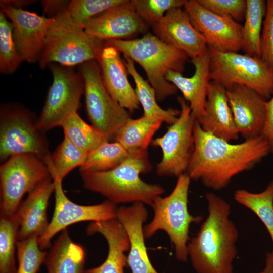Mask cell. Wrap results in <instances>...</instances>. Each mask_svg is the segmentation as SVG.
Returning <instances> with one entry per match:
<instances>
[{"label": "cell", "instance_id": "obj_1", "mask_svg": "<svg viewBox=\"0 0 273 273\" xmlns=\"http://www.w3.org/2000/svg\"><path fill=\"white\" fill-rule=\"evenodd\" d=\"M193 133L194 150L186 173L214 190L226 187L235 176L253 168L270 152L262 135L231 144L203 130L196 120Z\"/></svg>", "mask_w": 273, "mask_h": 273}, {"label": "cell", "instance_id": "obj_2", "mask_svg": "<svg viewBox=\"0 0 273 273\" xmlns=\"http://www.w3.org/2000/svg\"><path fill=\"white\" fill-rule=\"evenodd\" d=\"M205 198L208 216L188 244V257L197 273H234L239 232L230 219L231 206L213 193Z\"/></svg>", "mask_w": 273, "mask_h": 273}, {"label": "cell", "instance_id": "obj_3", "mask_svg": "<svg viewBox=\"0 0 273 273\" xmlns=\"http://www.w3.org/2000/svg\"><path fill=\"white\" fill-rule=\"evenodd\" d=\"M130 151L128 158L112 169L80 172L83 186L114 205L141 202L150 206L165 190L159 185L148 184L140 178L141 174L149 172L152 168L147 150Z\"/></svg>", "mask_w": 273, "mask_h": 273}, {"label": "cell", "instance_id": "obj_4", "mask_svg": "<svg viewBox=\"0 0 273 273\" xmlns=\"http://www.w3.org/2000/svg\"><path fill=\"white\" fill-rule=\"evenodd\" d=\"M105 44L113 47L141 66L157 100L162 101L177 92V88L166 80L165 76L170 70L182 73L188 58L183 51L151 33L132 40H107Z\"/></svg>", "mask_w": 273, "mask_h": 273}, {"label": "cell", "instance_id": "obj_5", "mask_svg": "<svg viewBox=\"0 0 273 273\" xmlns=\"http://www.w3.org/2000/svg\"><path fill=\"white\" fill-rule=\"evenodd\" d=\"M190 180L185 173L177 177L176 185L168 196L155 198L150 205L154 211L153 218L143 228L145 239L152 237L159 230L165 231L174 246L176 259L181 262H186L188 258L190 226L202 219L200 216L191 215L188 211Z\"/></svg>", "mask_w": 273, "mask_h": 273}, {"label": "cell", "instance_id": "obj_6", "mask_svg": "<svg viewBox=\"0 0 273 273\" xmlns=\"http://www.w3.org/2000/svg\"><path fill=\"white\" fill-rule=\"evenodd\" d=\"M208 55L211 81L225 89L235 84L244 85L266 100L273 96V69L261 58L209 47Z\"/></svg>", "mask_w": 273, "mask_h": 273}, {"label": "cell", "instance_id": "obj_7", "mask_svg": "<svg viewBox=\"0 0 273 273\" xmlns=\"http://www.w3.org/2000/svg\"><path fill=\"white\" fill-rule=\"evenodd\" d=\"M45 163L33 154L13 155L0 166L1 217L14 215L24 195L51 179Z\"/></svg>", "mask_w": 273, "mask_h": 273}, {"label": "cell", "instance_id": "obj_8", "mask_svg": "<svg viewBox=\"0 0 273 273\" xmlns=\"http://www.w3.org/2000/svg\"><path fill=\"white\" fill-rule=\"evenodd\" d=\"M84 82L87 112L92 125L110 142L130 118L127 110L109 94L102 80L98 63L92 60L80 65Z\"/></svg>", "mask_w": 273, "mask_h": 273}, {"label": "cell", "instance_id": "obj_9", "mask_svg": "<svg viewBox=\"0 0 273 273\" xmlns=\"http://www.w3.org/2000/svg\"><path fill=\"white\" fill-rule=\"evenodd\" d=\"M37 128L31 112L18 105H3L0 114V160L22 154L42 161L50 155L48 143Z\"/></svg>", "mask_w": 273, "mask_h": 273}, {"label": "cell", "instance_id": "obj_10", "mask_svg": "<svg viewBox=\"0 0 273 273\" xmlns=\"http://www.w3.org/2000/svg\"><path fill=\"white\" fill-rule=\"evenodd\" d=\"M48 67L52 74L53 82L41 114L36 120V127L42 132L61 126L71 115L77 112L84 93L82 76L73 67L55 63Z\"/></svg>", "mask_w": 273, "mask_h": 273}, {"label": "cell", "instance_id": "obj_11", "mask_svg": "<svg viewBox=\"0 0 273 273\" xmlns=\"http://www.w3.org/2000/svg\"><path fill=\"white\" fill-rule=\"evenodd\" d=\"M180 113L161 137L152 141V145L162 151L161 161L156 166L159 176L178 177L186 173L194 150L193 128L196 121L187 102L183 97L177 98Z\"/></svg>", "mask_w": 273, "mask_h": 273}, {"label": "cell", "instance_id": "obj_12", "mask_svg": "<svg viewBox=\"0 0 273 273\" xmlns=\"http://www.w3.org/2000/svg\"><path fill=\"white\" fill-rule=\"evenodd\" d=\"M104 46L83 29L49 28L38 62L42 69L53 63L73 67L97 61Z\"/></svg>", "mask_w": 273, "mask_h": 273}, {"label": "cell", "instance_id": "obj_13", "mask_svg": "<svg viewBox=\"0 0 273 273\" xmlns=\"http://www.w3.org/2000/svg\"><path fill=\"white\" fill-rule=\"evenodd\" d=\"M52 180L54 183V211L46 231L38 238V245L41 250L49 248L53 237L72 224L84 221H106L117 218L116 205L108 200L93 205L76 204L65 195L62 180L57 178H53Z\"/></svg>", "mask_w": 273, "mask_h": 273}, {"label": "cell", "instance_id": "obj_14", "mask_svg": "<svg viewBox=\"0 0 273 273\" xmlns=\"http://www.w3.org/2000/svg\"><path fill=\"white\" fill-rule=\"evenodd\" d=\"M183 7L192 24L208 47L222 52H238L242 49L240 24L210 12L197 0L186 1Z\"/></svg>", "mask_w": 273, "mask_h": 273}, {"label": "cell", "instance_id": "obj_15", "mask_svg": "<svg viewBox=\"0 0 273 273\" xmlns=\"http://www.w3.org/2000/svg\"><path fill=\"white\" fill-rule=\"evenodd\" d=\"M0 7L13 25L14 41L22 61L38 62L53 18L15 8L7 0L1 1Z\"/></svg>", "mask_w": 273, "mask_h": 273}, {"label": "cell", "instance_id": "obj_16", "mask_svg": "<svg viewBox=\"0 0 273 273\" xmlns=\"http://www.w3.org/2000/svg\"><path fill=\"white\" fill-rule=\"evenodd\" d=\"M146 22L137 14L132 1H127L93 18L84 30L103 41L130 38L145 32Z\"/></svg>", "mask_w": 273, "mask_h": 273}, {"label": "cell", "instance_id": "obj_17", "mask_svg": "<svg viewBox=\"0 0 273 273\" xmlns=\"http://www.w3.org/2000/svg\"><path fill=\"white\" fill-rule=\"evenodd\" d=\"M226 94L239 134L245 140L262 135L266 120V100L240 84L226 89Z\"/></svg>", "mask_w": 273, "mask_h": 273}, {"label": "cell", "instance_id": "obj_18", "mask_svg": "<svg viewBox=\"0 0 273 273\" xmlns=\"http://www.w3.org/2000/svg\"><path fill=\"white\" fill-rule=\"evenodd\" d=\"M155 35L164 43L184 52L191 59L205 55L208 47L181 8L171 9L152 25Z\"/></svg>", "mask_w": 273, "mask_h": 273}, {"label": "cell", "instance_id": "obj_19", "mask_svg": "<svg viewBox=\"0 0 273 273\" xmlns=\"http://www.w3.org/2000/svg\"><path fill=\"white\" fill-rule=\"evenodd\" d=\"M97 61L103 81L110 96L130 112L138 109L140 103L135 90L129 82L128 72L119 52L113 47L105 44Z\"/></svg>", "mask_w": 273, "mask_h": 273}, {"label": "cell", "instance_id": "obj_20", "mask_svg": "<svg viewBox=\"0 0 273 273\" xmlns=\"http://www.w3.org/2000/svg\"><path fill=\"white\" fill-rule=\"evenodd\" d=\"M144 204L135 202L130 206L117 208L116 218L129 237L130 247L127 264L132 273H158L149 259L145 246L143 225L147 220L148 211Z\"/></svg>", "mask_w": 273, "mask_h": 273}, {"label": "cell", "instance_id": "obj_21", "mask_svg": "<svg viewBox=\"0 0 273 273\" xmlns=\"http://www.w3.org/2000/svg\"><path fill=\"white\" fill-rule=\"evenodd\" d=\"M195 72L191 77H184L181 72L169 70L166 80L181 92L189 103L192 115L196 120L204 115L208 87L211 81L208 52L205 55L191 59Z\"/></svg>", "mask_w": 273, "mask_h": 273}, {"label": "cell", "instance_id": "obj_22", "mask_svg": "<svg viewBox=\"0 0 273 273\" xmlns=\"http://www.w3.org/2000/svg\"><path fill=\"white\" fill-rule=\"evenodd\" d=\"M197 121L203 130L227 142L239 137L226 89L212 81L208 87L204 115Z\"/></svg>", "mask_w": 273, "mask_h": 273}, {"label": "cell", "instance_id": "obj_23", "mask_svg": "<svg viewBox=\"0 0 273 273\" xmlns=\"http://www.w3.org/2000/svg\"><path fill=\"white\" fill-rule=\"evenodd\" d=\"M88 235L101 234L107 241L108 251L105 260L100 265L86 270L87 273H124L127 265L125 252L130 247L128 234L117 219L93 222L86 228Z\"/></svg>", "mask_w": 273, "mask_h": 273}, {"label": "cell", "instance_id": "obj_24", "mask_svg": "<svg viewBox=\"0 0 273 273\" xmlns=\"http://www.w3.org/2000/svg\"><path fill=\"white\" fill-rule=\"evenodd\" d=\"M54 191V183L49 179L28 194L20 203L15 214L20 226L18 240H22L32 235L41 236L46 231L49 222L47 208L49 198Z\"/></svg>", "mask_w": 273, "mask_h": 273}, {"label": "cell", "instance_id": "obj_25", "mask_svg": "<svg viewBox=\"0 0 273 273\" xmlns=\"http://www.w3.org/2000/svg\"><path fill=\"white\" fill-rule=\"evenodd\" d=\"M83 248L71 239L67 229L47 252L44 263L48 273H87Z\"/></svg>", "mask_w": 273, "mask_h": 273}, {"label": "cell", "instance_id": "obj_26", "mask_svg": "<svg viewBox=\"0 0 273 273\" xmlns=\"http://www.w3.org/2000/svg\"><path fill=\"white\" fill-rule=\"evenodd\" d=\"M125 0H72L62 13L53 18L49 28L84 29L87 23L99 14L122 4Z\"/></svg>", "mask_w": 273, "mask_h": 273}, {"label": "cell", "instance_id": "obj_27", "mask_svg": "<svg viewBox=\"0 0 273 273\" xmlns=\"http://www.w3.org/2000/svg\"><path fill=\"white\" fill-rule=\"evenodd\" d=\"M124 58L128 72L135 82V90L143 109V115L162 123L165 122L170 125L175 123L180 115V110L172 108L165 110L161 108L156 102L154 89L139 74L135 68L134 62L126 55H124Z\"/></svg>", "mask_w": 273, "mask_h": 273}, {"label": "cell", "instance_id": "obj_28", "mask_svg": "<svg viewBox=\"0 0 273 273\" xmlns=\"http://www.w3.org/2000/svg\"><path fill=\"white\" fill-rule=\"evenodd\" d=\"M246 4L242 30V49L247 55L261 58V30L266 1L246 0Z\"/></svg>", "mask_w": 273, "mask_h": 273}, {"label": "cell", "instance_id": "obj_29", "mask_svg": "<svg viewBox=\"0 0 273 273\" xmlns=\"http://www.w3.org/2000/svg\"><path fill=\"white\" fill-rule=\"evenodd\" d=\"M88 154L64 137L53 154L47 156L43 161L49 169L52 179L57 178L63 181L70 171L82 166Z\"/></svg>", "mask_w": 273, "mask_h": 273}, {"label": "cell", "instance_id": "obj_30", "mask_svg": "<svg viewBox=\"0 0 273 273\" xmlns=\"http://www.w3.org/2000/svg\"><path fill=\"white\" fill-rule=\"evenodd\" d=\"M161 124L144 115L138 119L130 118L120 129L115 141L128 150H147Z\"/></svg>", "mask_w": 273, "mask_h": 273}, {"label": "cell", "instance_id": "obj_31", "mask_svg": "<svg viewBox=\"0 0 273 273\" xmlns=\"http://www.w3.org/2000/svg\"><path fill=\"white\" fill-rule=\"evenodd\" d=\"M234 199L239 204L252 211L267 229L273 244V181L262 192L255 193L238 189ZM271 253L273 254V249Z\"/></svg>", "mask_w": 273, "mask_h": 273}, {"label": "cell", "instance_id": "obj_32", "mask_svg": "<svg viewBox=\"0 0 273 273\" xmlns=\"http://www.w3.org/2000/svg\"><path fill=\"white\" fill-rule=\"evenodd\" d=\"M61 127L64 137L88 153L108 142L98 129L86 123L77 112L71 115Z\"/></svg>", "mask_w": 273, "mask_h": 273}, {"label": "cell", "instance_id": "obj_33", "mask_svg": "<svg viewBox=\"0 0 273 273\" xmlns=\"http://www.w3.org/2000/svg\"><path fill=\"white\" fill-rule=\"evenodd\" d=\"M130 150L117 142H105L88 154L80 172L104 171L112 169L125 161Z\"/></svg>", "mask_w": 273, "mask_h": 273}, {"label": "cell", "instance_id": "obj_34", "mask_svg": "<svg viewBox=\"0 0 273 273\" xmlns=\"http://www.w3.org/2000/svg\"><path fill=\"white\" fill-rule=\"evenodd\" d=\"M20 223L15 214L0 218V273H16L15 251Z\"/></svg>", "mask_w": 273, "mask_h": 273}, {"label": "cell", "instance_id": "obj_35", "mask_svg": "<svg viewBox=\"0 0 273 273\" xmlns=\"http://www.w3.org/2000/svg\"><path fill=\"white\" fill-rule=\"evenodd\" d=\"M13 26L6 15L0 11V71L4 74L14 73L22 61L13 37Z\"/></svg>", "mask_w": 273, "mask_h": 273}, {"label": "cell", "instance_id": "obj_36", "mask_svg": "<svg viewBox=\"0 0 273 273\" xmlns=\"http://www.w3.org/2000/svg\"><path fill=\"white\" fill-rule=\"evenodd\" d=\"M38 237L32 235L16 244L18 266L16 273H37L44 263L47 252L41 250L38 243Z\"/></svg>", "mask_w": 273, "mask_h": 273}, {"label": "cell", "instance_id": "obj_37", "mask_svg": "<svg viewBox=\"0 0 273 273\" xmlns=\"http://www.w3.org/2000/svg\"><path fill=\"white\" fill-rule=\"evenodd\" d=\"M185 0H132L138 15L153 25L159 21L168 11L183 7Z\"/></svg>", "mask_w": 273, "mask_h": 273}, {"label": "cell", "instance_id": "obj_38", "mask_svg": "<svg viewBox=\"0 0 273 273\" xmlns=\"http://www.w3.org/2000/svg\"><path fill=\"white\" fill-rule=\"evenodd\" d=\"M205 8L218 15L241 21L245 18L246 0H197Z\"/></svg>", "mask_w": 273, "mask_h": 273}, {"label": "cell", "instance_id": "obj_39", "mask_svg": "<svg viewBox=\"0 0 273 273\" xmlns=\"http://www.w3.org/2000/svg\"><path fill=\"white\" fill-rule=\"evenodd\" d=\"M261 59L273 69V0L266 1L261 36Z\"/></svg>", "mask_w": 273, "mask_h": 273}, {"label": "cell", "instance_id": "obj_40", "mask_svg": "<svg viewBox=\"0 0 273 273\" xmlns=\"http://www.w3.org/2000/svg\"><path fill=\"white\" fill-rule=\"evenodd\" d=\"M262 136L268 143L273 153V96L266 102V120Z\"/></svg>", "mask_w": 273, "mask_h": 273}, {"label": "cell", "instance_id": "obj_41", "mask_svg": "<svg viewBox=\"0 0 273 273\" xmlns=\"http://www.w3.org/2000/svg\"><path fill=\"white\" fill-rule=\"evenodd\" d=\"M69 2L64 0H44L41 1V4L44 13L49 18H54L64 11Z\"/></svg>", "mask_w": 273, "mask_h": 273}, {"label": "cell", "instance_id": "obj_42", "mask_svg": "<svg viewBox=\"0 0 273 273\" xmlns=\"http://www.w3.org/2000/svg\"><path fill=\"white\" fill-rule=\"evenodd\" d=\"M257 273H273V254L271 252L267 253L264 267Z\"/></svg>", "mask_w": 273, "mask_h": 273}, {"label": "cell", "instance_id": "obj_43", "mask_svg": "<svg viewBox=\"0 0 273 273\" xmlns=\"http://www.w3.org/2000/svg\"><path fill=\"white\" fill-rule=\"evenodd\" d=\"M7 1L15 8L22 9L24 7L29 6L35 2L31 0H7Z\"/></svg>", "mask_w": 273, "mask_h": 273}]
</instances>
